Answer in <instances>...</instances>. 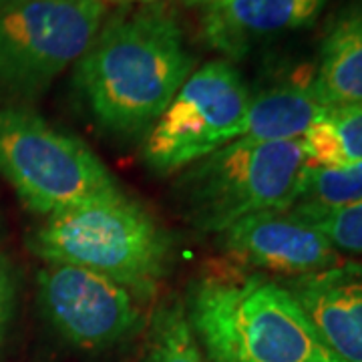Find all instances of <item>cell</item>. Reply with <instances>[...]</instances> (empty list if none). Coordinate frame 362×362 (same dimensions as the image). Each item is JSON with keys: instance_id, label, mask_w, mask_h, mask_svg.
<instances>
[{"instance_id": "10", "label": "cell", "mask_w": 362, "mask_h": 362, "mask_svg": "<svg viewBox=\"0 0 362 362\" xmlns=\"http://www.w3.org/2000/svg\"><path fill=\"white\" fill-rule=\"evenodd\" d=\"M284 288L296 298L318 334L344 362H362V264L288 278Z\"/></svg>"}, {"instance_id": "15", "label": "cell", "mask_w": 362, "mask_h": 362, "mask_svg": "<svg viewBox=\"0 0 362 362\" xmlns=\"http://www.w3.org/2000/svg\"><path fill=\"white\" fill-rule=\"evenodd\" d=\"M147 324L143 362H209L181 298L161 300Z\"/></svg>"}, {"instance_id": "12", "label": "cell", "mask_w": 362, "mask_h": 362, "mask_svg": "<svg viewBox=\"0 0 362 362\" xmlns=\"http://www.w3.org/2000/svg\"><path fill=\"white\" fill-rule=\"evenodd\" d=\"M330 111L314 90V69H298L250 97L238 139L296 141Z\"/></svg>"}, {"instance_id": "1", "label": "cell", "mask_w": 362, "mask_h": 362, "mask_svg": "<svg viewBox=\"0 0 362 362\" xmlns=\"http://www.w3.org/2000/svg\"><path fill=\"white\" fill-rule=\"evenodd\" d=\"M194 65L177 18L163 4L121 6L75 63V85L105 133L145 139Z\"/></svg>"}, {"instance_id": "9", "label": "cell", "mask_w": 362, "mask_h": 362, "mask_svg": "<svg viewBox=\"0 0 362 362\" xmlns=\"http://www.w3.org/2000/svg\"><path fill=\"white\" fill-rule=\"evenodd\" d=\"M218 246L240 268L288 278L334 268L342 262L337 247L314 223L288 209L252 214L218 233Z\"/></svg>"}, {"instance_id": "13", "label": "cell", "mask_w": 362, "mask_h": 362, "mask_svg": "<svg viewBox=\"0 0 362 362\" xmlns=\"http://www.w3.org/2000/svg\"><path fill=\"white\" fill-rule=\"evenodd\" d=\"M314 90L330 109L362 103V0L342 8L328 26Z\"/></svg>"}, {"instance_id": "16", "label": "cell", "mask_w": 362, "mask_h": 362, "mask_svg": "<svg viewBox=\"0 0 362 362\" xmlns=\"http://www.w3.org/2000/svg\"><path fill=\"white\" fill-rule=\"evenodd\" d=\"M308 165H344L362 161V103L332 109L304 137Z\"/></svg>"}, {"instance_id": "5", "label": "cell", "mask_w": 362, "mask_h": 362, "mask_svg": "<svg viewBox=\"0 0 362 362\" xmlns=\"http://www.w3.org/2000/svg\"><path fill=\"white\" fill-rule=\"evenodd\" d=\"M0 177L42 218L123 195L115 175L81 139L14 105H0Z\"/></svg>"}, {"instance_id": "4", "label": "cell", "mask_w": 362, "mask_h": 362, "mask_svg": "<svg viewBox=\"0 0 362 362\" xmlns=\"http://www.w3.org/2000/svg\"><path fill=\"white\" fill-rule=\"evenodd\" d=\"M306 163L302 139H233L175 173L171 194L194 230L218 235L252 214L290 209Z\"/></svg>"}, {"instance_id": "18", "label": "cell", "mask_w": 362, "mask_h": 362, "mask_svg": "<svg viewBox=\"0 0 362 362\" xmlns=\"http://www.w3.org/2000/svg\"><path fill=\"white\" fill-rule=\"evenodd\" d=\"M21 292V272L14 259L0 252V344L11 330Z\"/></svg>"}, {"instance_id": "3", "label": "cell", "mask_w": 362, "mask_h": 362, "mask_svg": "<svg viewBox=\"0 0 362 362\" xmlns=\"http://www.w3.org/2000/svg\"><path fill=\"white\" fill-rule=\"evenodd\" d=\"M45 264L97 272L149 304L173 264V240L145 207L119 195L42 218L26 238Z\"/></svg>"}, {"instance_id": "8", "label": "cell", "mask_w": 362, "mask_h": 362, "mask_svg": "<svg viewBox=\"0 0 362 362\" xmlns=\"http://www.w3.org/2000/svg\"><path fill=\"white\" fill-rule=\"evenodd\" d=\"M37 284L42 314L59 337L78 350L115 349L145 324L141 300L97 272L45 264Z\"/></svg>"}, {"instance_id": "20", "label": "cell", "mask_w": 362, "mask_h": 362, "mask_svg": "<svg viewBox=\"0 0 362 362\" xmlns=\"http://www.w3.org/2000/svg\"><path fill=\"white\" fill-rule=\"evenodd\" d=\"M18 2H26V0H0V8L2 6H11V4H18Z\"/></svg>"}, {"instance_id": "17", "label": "cell", "mask_w": 362, "mask_h": 362, "mask_svg": "<svg viewBox=\"0 0 362 362\" xmlns=\"http://www.w3.org/2000/svg\"><path fill=\"white\" fill-rule=\"evenodd\" d=\"M306 221L314 223L338 252L362 256V202Z\"/></svg>"}, {"instance_id": "6", "label": "cell", "mask_w": 362, "mask_h": 362, "mask_svg": "<svg viewBox=\"0 0 362 362\" xmlns=\"http://www.w3.org/2000/svg\"><path fill=\"white\" fill-rule=\"evenodd\" d=\"M109 13L101 0H26L0 8V101L39 99L89 49Z\"/></svg>"}, {"instance_id": "19", "label": "cell", "mask_w": 362, "mask_h": 362, "mask_svg": "<svg viewBox=\"0 0 362 362\" xmlns=\"http://www.w3.org/2000/svg\"><path fill=\"white\" fill-rule=\"evenodd\" d=\"M105 4H111V2H115V4H121V6H133V4H159L161 0H101Z\"/></svg>"}, {"instance_id": "2", "label": "cell", "mask_w": 362, "mask_h": 362, "mask_svg": "<svg viewBox=\"0 0 362 362\" xmlns=\"http://www.w3.org/2000/svg\"><path fill=\"white\" fill-rule=\"evenodd\" d=\"M185 310L209 362H344L282 282L214 268L195 276Z\"/></svg>"}, {"instance_id": "21", "label": "cell", "mask_w": 362, "mask_h": 362, "mask_svg": "<svg viewBox=\"0 0 362 362\" xmlns=\"http://www.w3.org/2000/svg\"><path fill=\"white\" fill-rule=\"evenodd\" d=\"M187 6H199V4H204V2H207V0H183Z\"/></svg>"}, {"instance_id": "14", "label": "cell", "mask_w": 362, "mask_h": 362, "mask_svg": "<svg viewBox=\"0 0 362 362\" xmlns=\"http://www.w3.org/2000/svg\"><path fill=\"white\" fill-rule=\"evenodd\" d=\"M358 202H362V161L344 165L306 163L294 204L288 211L302 220H314Z\"/></svg>"}, {"instance_id": "7", "label": "cell", "mask_w": 362, "mask_h": 362, "mask_svg": "<svg viewBox=\"0 0 362 362\" xmlns=\"http://www.w3.org/2000/svg\"><path fill=\"white\" fill-rule=\"evenodd\" d=\"M252 93L232 61L195 69L143 139L145 163L159 175L181 169L238 139Z\"/></svg>"}, {"instance_id": "11", "label": "cell", "mask_w": 362, "mask_h": 362, "mask_svg": "<svg viewBox=\"0 0 362 362\" xmlns=\"http://www.w3.org/2000/svg\"><path fill=\"white\" fill-rule=\"evenodd\" d=\"M326 0H207L199 4L202 37L226 61L246 57L262 39L312 25Z\"/></svg>"}]
</instances>
